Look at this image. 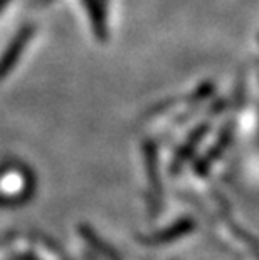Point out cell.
I'll return each mask as SVG.
<instances>
[{"instance_id":"cell-2","label":"cell","mask_w":259,"mask_h":260,"mask_svg":"<svg viewBox=\"0 0 259 260\" xmlns=\"http://www.w3.org/2000/svg\"><path fill=\"white\" fill-rule=\"evenodd\" d=\"M82 4H84L88 9V15H90L95 36L98 37V41L104 42L108 37V30H106V20H104L103 4L100 0H82Z\"/></svg>"},{"instance_id":"cell-1","label":"cell","mask_w":259,"mask_h":260,"mask_svg":"<svg viewBox=\"0 0 259 260\" xmlns=\"http://www.w3.org/2000/svg\"><path fill=\"white\" fill-rule=\"evenodd\" d=\"M32 27H25V29L20 30V34L17 36V39L12 42V46L9 47V51L5 52L4 59L0 60V79L2 76H5L10 71V68L15 64V60L19 59V56L22 54V49L27 44V41H31V36H32Z\"/></svg>"},{"instance_id":"cell-4","label":"cell","mask_w":259,"mask_h":260,"mask_svg":"<svg viewBox=\"0 0 259 260\" xmlns=\"http://www.w3.org/2000/svg\"><path fill=\"white\" fill-rule=\"evenodd\" d=\"M231 140H233V128L229 129V126H225V128L222 129V133H220L216 146H214L212 149H209L206 156L202 158V161L197 165V171H199V173H206V170L211 167V165L216 161V159H219L220 154H222L225 149H227Z\"/></svg>"},{"instance_id":"cell-3","label":"cell","mask_w":259,"mask_h":260,"mask_svg":"<svg viewBox=\"0 0 259 260\" xmlns=\"http://www.w3.org/2000/svg\"><path fill=\"white\" fill-rule=\"evenodd\" d=\"M207 129H209V124H200L199 128H197L189 136V140H187L184 145H182V148L179 149V153H177V156H175V161H174V167H172L174 171L180 170L187 161H189V158L192 156V153L195 151L197 145H199L202 138L207 135Z\"/></svg>"}]
</instances>
